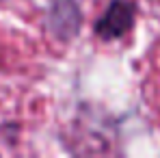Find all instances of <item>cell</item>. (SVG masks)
<instances>
[{"mask_svg":"<svg viewBox=\"0 0 160 158\" xmlns=\"http://www.w3.org/2000/svg\"><path fill=\"white\" fill-rule=\"evenodd\" d=\"M136 20V0H110L108 9L95 22V33L104 41H115L128 35Z\"/></svg>","mask_w":160,"mask_h":158,"instance_id":"cell-1","label":"cell"},{"mask_svg":"<svg viewBox=\"0 0 160 158\" xmlns=\"http://www.w3.org/2000/svg\"><path fill=\"white\" fill-rule=\"evenodd\" d=\"M46 24L58 41L74 39L82 26V13H80L78 2L76 0H50Z\"/></svg>","mask_w":160,"mask_h":158,"instance_id":"cell-2","label":"cell"}]
</instances>
